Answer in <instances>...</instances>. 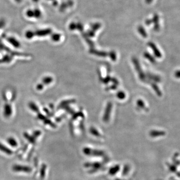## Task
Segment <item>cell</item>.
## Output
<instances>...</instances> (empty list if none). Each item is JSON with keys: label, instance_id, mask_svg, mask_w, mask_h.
Returning a JSON list of instances; mask_svg holds the SVG:
<instances>
[{"label": "cell", "instance_id": "cell-24", "mask_svg": "<svg viewBox=\"0 0 180 180\" xmlns=\"http://www.w3.org/2000/svg\"><path fill=\"white\" fill-rule=\"evenodd\" d=\"M153 0H146V3L150 4L152 2H153Z\"/></svg>", "mask_w": 180, "mask_h": 180}, {"label": "cell", "instance_id": "cell-7", "mask_svg": "<svg viewBox=\"0 0 180 180\" xmlns=\"http://www.w3.org/2000/svg\"><path fill=\"white\" fill-rule=\"evenodd\" d=\"M0 151L8 155H11L12 154V152L11 150L8 149L6 146H5V145H3L1 143H0Z\"/></svg>", "mask_w": 180, "mask_h": 180}, {"label": "cell", "instance_id": "cell-2", "mask_svg": "<svg viewBox=\"0 0 180 180\" xmlns=\"http://www.w3.org/2000/svg\"><path fill=\"white\" fill-rule=\"evenodd\" d=\"M52 33V30L50 28H47V29H41V30H38L37 31H36L35 35L37 36L38 37H45L46 36L50 35Z\"/></svg>", "mask_w": 180, "mask_h": 180}, {"label": "cell", "instance_id": "cell-4", "mask_svg": "<svg viewBox=\"0 0 180 180\" xmlns=\"http://www.w3.org/2000/svg\"><path fill=\"white\" fill-rule=\"evenodd\" d=\"M152 22L154 24V30L155 31H159L160 30L159 17L157 14H155L152 19Z\"/></svg>", "mask_w": 180, "mask_h": 180}, {"label": "cell", "instance_id": "cell-8", "mask_svg": "<svg viewBox=\"0 0 180 180\" xmlns=\"http://www.w3.org/2000/svg\"><path fill=\"white\" fill-rule=\"evenodd\" d=\"M7 142L11 146L16 147L18 146V143L15 139L13 137H10L7 139Z\"/></svg>", "mask_w": 180, "mask_h": 180}, {"label": "cell", "instance_id": "cell-6", "mask_svg": "<svg viewBox=\"0 0 180 180\" xmlns=\"http://www.w3.org/2000/svg\"><path fill=\"white\" fill-rule=\"evenodd\" d=\"M149 46L152 49H153L155 55H156V57L158 58H161L162 57V54L161 52L159 51V50L157 48L156 46V45L153 43H149Z\"/></svg>", "mask_w": 180, "mask_h": 180}, {"label": "cell", "instance_id": "cell-1", "mask_svg": "<svg viewBox=\"0 0 180 180\" xmlns=\"http://www.w3.org/2000/svg\"><path fill=\"white\" fill-rule=\"evenodd\" d=\"M13 170L16 172H24L25 173H30L32 170L31 168L28 166L18 165L13 166Z\"/></svg>", "mask_w": 180, "mask_h": 180}, {"label": "cell", "instance_id": "cell-17", "mask_svg": "<svg viewBox=\"0 0 180 180\" xmlns=\"http://www.w3.org/2000/svg\"><path fill=\"white\" fill-rule=\"evenodd\" d=\"M25 137H26V138L28 140H29V141L31 142V143H34V142H35V140H34V138L33 137H31V136H29V135L26 136Z\"/></svg>", "mask_w": 180, "mask_h": 180}, {"label": "cell", "instance_id": "cell-26", "mask_svg": "<svg viewBox=\"0 0 180 180\" xmlns=\"http://www.w3.org/2000/svg\"><path fill=\"white\" fill-rule=\"evenodd\" d=\"M50 1H55V0H50Z\"/></svg>", "mask_w": 180, "mask_h": 180}, {"label": "cell", "instance_id": "cell-3", "mask_svg": "<svg viewBox=\"0 0 180 180\" xmlns=\"http://www.w3.org/2000/svg\"><path fill=\"white\" fill-rule=\"evenodd\" d=\"M12 114V108L9 104H5L4 108V114L6 117H10Z\"/></svg>", "mask_w": 180, "mask_h": 180}, {"label": "cell", "instance_id": "cell-9", "mask_svg": "<svg viewBox=\"0 0 180 180\" xmlns=\"http://www.w3.org/2000/svg\"><path fill=\"white\" fill-rule=\"evenodd\" d=\"M33 11H34V18H36V19H40L42 17V13L39 9H35Z\"/></svg>", "mask_w": 180, "mask_h": 180}, {"label": "cell", "instance_id": "cell-15", "mask_svg": "<svg viewBox=\"0 0 180 180\" xmlns=\"http://www.w3.org/2000/svg\"><path fill=\"white\" fill-rule=\"evenodd\" d=\"M52 82V78L50 77H45L43 79V84H50Z\"/></svg>", "mask_w": 180, "mask_h": 180}, {"label": "cell", "instance_id": "cell-19", "mask_svg": "<svg viewBox=\"0 0 180 180\" xmlns=\"http://www.w3.org/2000/svg\"><path fill=\"white\" fill-rule=\"evenodd\" d=\"M5 21L4 20H0V29H1L5 25Z\"/></svg>", "mask_w": 180, "mask_h": 180}, {"label": "cell", "instance_id": "cell-12", "mask_svg": "<svg viewBox=\"0 0 180 180\" xmlns=\"http://www.w3.org/2000/svg\"><path fill=\"white\" fill-rule=\"evenodd\" d=\"M29 107H30V108L31 110H32L33 111H35V112H38V111H39L38 107L33 102H31V103L29 104Z\"/></svg>", "mask_w": 180, "mask_h": 180}, {"label": "cell", "instance_id": "cell-25", "mask_svg": "<svg viewBox=\"0 0 180 180\" xmlns=\"http://www.w3.org/2000/svg\"><path fill=\"white\" fill-rule=\"evenodd\" d=\"M15 2H16L17 3H21V2L22 1V0H15Z\"/></svg>", "mask_w": 180, "mask_h": 180}, {"label": "cell", "instance_id": "cell-10", "mask_svg": "<svg viewBox=\"0 0 180 180\" xmlns=\"http://www.w3.org/2000/svg\"><path fill=\"white\" fill-rule=\"evenodd\" d=\"M35 36V32L30 30L27 31L25 33V37L28 39H32Z\"/></svg>", "mask_w": 180, "mask_h": 180}, {"label": "cell", "instance_id": "cell-16", "mask_svg": "<svg viewBox=\"0 0 180 180\" xmlns=\"http://www.w3.org/2000/svg\"><path fill=\"white\" fill-rule=\"evenodd\" d=\"M153 87L154 88L155 91H156V93L157 94V95L159 96H162V93H161V91L158 88L157 86L155 85V84H153Z\"/></svg>", "mask_w": 180, "mask_h": 180}, {"label": "cell", "instance_id": "cell-23", "mask_svg": "<svg viewBox=\"0 0 180 180\" xmlns=\"http://www.w3.org/2000/svg\"><path fill=\"white\" fill-rule=\"evenodd\" d=\"M146 23L147 25H150L152 23V20H147L146 22Z\"/></svg>", "mask_w": 180, "mask_h": 180}, {"label": "cell", "instance_id": "cell-14", "mask_svg": "<svg viewBox=\"0 0 180 180\" xmlns=\"http://www.w3.org/2000/svg\"><path fill=\"white\" fill-rule=\"evenodd\" d=\"M138 31L140 32V34L143 36V37H147V35L145 29H144V28L142 26L139 27Z\"/></svg>", "mask_w": 180, "mask_h": 180}, {"label": "cell", "instance_id": "cell-5", "mask_svg": "<svg viewBox=\"0 0 180 180\" xmlns=\"http://www.w3.org/2000/svg\"><path fill=\"white\" fill-rule=\"evenodd\" d=\"M7 41L13 47L15 48H19L21 46L20 42L16 38H15L14 37H9L7 39Z\"/></svg>", "mask_w": 180, "mask_h": 180}, {"label": "cell", "instance_id": "cell-20", "mask_svg": "<svg viewBox=\"0 0 180 180\" xmlns=\"http://www.w3.org/2000/svg\"><path fill=\"white\" fill-rule=\"evenodd\" d=\"M174 76L177 78H180V70L176 71L174 74Z\"/></svg>", "mask_w": 180, "mask_h": 180}, {"label": "cell", "instance_id": "cell-11", "mask_svg": "<svg viewBox=\"0 0 180 180\" xmlns=\"http://www.w3.org/2000/svg\"><path fill=\"white\" fill-rule=\"evenodd\" d=\"M51 38L53 41L58 42L61 39V35L59 34H54L52 36Z\"/></svg>", "mask_w": 180, "mask_h": 180}, {"label": "cell", "instance_id": "cell-22", "mask_svg": "<svg viewBox=\"0 0 180 180\" xmlns=\"http://www.w3.org/2000/svg\"><path fill=\"white\" fill-rule=\"evenodd\" d=\"M44 88V85L43 84H40L38 85L37 86V88L38 90H42Z\"/></svg>", "mask_w": 180, "mask_h": 180}, {"label": "cell", "instance_id": "cell-18", "mask_svg": "<svg viewBox=\"0 0 180 180\" xmlns=\"http://www.w3.org/2000/svg\"><path fill=\"white\" fill-rule=\"evenodd\" d=\"M45 170H46V167H45V166H44H44H42V169H41V172H42L41 173V177H44V175H45Z\"/></svg>", "mask_w": 180, "mask_h": 180}, {"label": "cell", "instance_id": "cell-21", "mask_svg": "<svg viewBox=\"0 0 180 180\" xmlns=\"http://www.w3.org/2000/svg\"><path fill=\"white\" fill-rule=\"evenodd\" d=\"M70 29H71V30H74L75 29H76V25L74 23V22H73V23H71L70 25L69 26Z\"/></svg>", "mask_w": 180, "mask_h": 180}, {"label": "cell", "instance_id": "cell-13", "mask_svg": "<svg viewBox=\"0 0 180 180\" xmlns=\"http://www.w3.org/2000/svg\"><path fill=\"white\" fill-rule=\"evenodd\" d=\"M26 16L28 18H34V13L33 10H32V9L28 10L27 12H26Z\"/></svg>", "mask_w": 180, "mask_h": 180}]
</instances>
